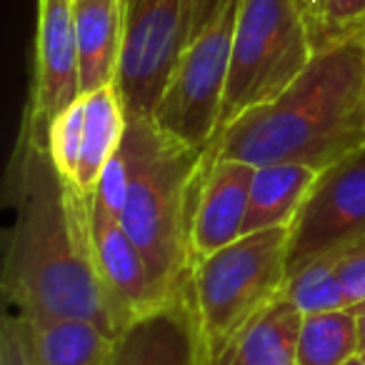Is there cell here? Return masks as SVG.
<instances>
[{
  "mask_svg": "<svg viewBox=\"0 0 365 365\" xmlns=\"http://www.w3.org/2000/svg\"><path fill=\"white\" fill-rule=\"evenodd\" d=\"M13 225L3 293L21 318H81L115 338L123 323L96 273L88 190L63 180L48 145L23 128L8 168Z\"/></svg>",
  "mask_w": 365,
  "mask_h": 365,
  "instance_id": "6da1fadb",
  "label": "cell"
},
{
  "mask_svg": "<svg viewBox=\"0 0 365 365\" xmlns=\"http://www.w3.org/2000/svg\"><path fill=\"white\" fill-rule=\"evenodd\" d=\"M253 168L300 163L325 170L365 148V41L313 56L275 101L240 115L210 145Z\"/></svg>",
  "mask_w": 365,
  "mask_h": 365,
  "instance_id": "7a4b0ae2",
  "label": "cell"
},
{
  "mask_svg": "<svg viewBox=\"0 0 365 365\" xmlns=\"http://www.w3.org/2000/svg\"><path fill=\"white\" fill-rule=\"evenodd\" d=\"M120 150L133 175L118 218L145 255L163 293L178 298L193 288L190 220L210 148L185 145L150 118H128Z\"/></svg>",
  "mask_w": 365,
  "mask_h": 365,
  "instance_id": "3957f363",
  "label": "cell"
},
{
  "mask_svg": "<svg viewBox=\"0 0 365 365\" xmlns=\"http://www.w3.org/2000/svg\"><path fill=\"white\" fill-rule=\"evenodd\" d=\"M290 228L250 233L193 265V298L210 365H220L238 335L285 295Z\"/></svg>",
  "mask_w": 365,
  "mask_h": 365,
  "instance_id": "277c9868",
  "label": "cell"
},
{
  "mask_svg": "<svg viewBox=\"0 0 365 365\" xmlns=\"http://www.w3.org/2000/svg\"><path fill=\"white\" fill-rule=\"evenodd\" d=\"M313 61L300 0H240L220 130L285 93Z\"/></svg>",
  "mask_w": 365,
  "mask_h": 365,
  "instance_id": "5b68a950",
  "label": "cell"
},
{
  "mask_svg": "<svg viewBox=\"0 0 365 365\" xmlns=\"http://www.w3.org/2000/svg\"><path fill=\"white\" fill-rule=\"evenodd\" d=\"M238 11L240 0H228L215 21L182 48L150 115L165 135L198 150H208L220 133Z\"/></svg>",
  "mask_w": 365,
  "mask_h": 365,
  "instance_id": "8992f818",
  "label": "cell"
},
{
  "mask_svg": "<svg viewBox=\"0 0 365 365\" xmlns=\"http://www.w3.org/2000/svg\"><path fill=\"white\" fill-rule=\"evenodd\" d=\"M365 245V148L318 173L290 223L288 275L338 248Z\"/></svg>",
  "mask_w": 365,
  "mask_h": 365,
  "instance_id": "52a82bcc",
  "label": "cell"
},
{
  "mask_svg": "<svg viewBox=\"0 0 365 365\" xmlns=\"http://www.w3.org/2000/svg\"><path fill=\"white\" fill-rule=\"evenodd\" d=\"M185 48L182 0L125 3L115 91L128 118H150Z\"/></svg>",
  "mask_w": 365,
  "mask_h": 365,
  "instance_id": "ba28073f",
  "label": "cell"
},
{
  "mask_svg": "<svg viewBox=\"0 0 365 365\" xmlns=\"http://www.w3.org/2000/svg\"><path fill=\"white\" fill-rule=\"evenodd\" d=\"M81 96L76 0H38L36 76L23 128L46 143L51 123Z\"/></svg>",
  "mask_w": 365,
  "mask_h": 365,
  "instance_id": "9c48e42d",
  "label": "cell"
},
{
  "mask_svg": "<svg viewBox=\"0 0 365 365\" xmlns=\"http://www.w3.org/2000/svg\"><path fill=\"white\" fill-rule=\"evenodd\" d=\"M88 223L96 273L123 328L138 315L173 300L153 278L145 255L123 228L120 218L98 198L96 190L88 193Z\"/></svg>",
  "mask_w": 365,
  "mask_h": 365,
  "instance_id": "30bf717a",
  "label": "cell"
},
{
  "mask_svg": "<svg viewBox=\"0 0 365 365\" xmlns=\"http://www.w3.org/2000/svg\"><path fill=\"white\" fill-rule=\"evenodd\" d=\"M106 365H210L193 288L133 318L113 338Z\"/></svg>",
  "mask_w": 365,
  "mask_h": 365,
  "instance_id": "8fae6325",
  "label": "cell"
},
{
  "mask_svg": "<svg viewBox=\"0 0 365 365\" xmlns=\"http://www.w3.org/2000/svg\"><path fill=\"white\" fill-rule=\"evenodd\" d=\"M253 173V165L218 158L210 148L208 170L200 182L193 220H190V260L193 265L213 255L215 250L243 238Z\"/></svg>",
  "mask_w": 365,
  "mask_h": 365,
  "instance_id": "7c38bea8",
  "label": "cell"
},
{
  "mask_svg": "<svg viewBox=\"0 0 365 365\" xmlns=\"http://www.w3.org/2000/svg\"><path fill=\"white\" fill-rule=\"evenodd\" d=\"M125 33V0H76V43L81 93L118 81Z\"/></svg>",
  "mask_w": 365,
  "mask_h": 365,
  "instance_id": "4fadbf2b",
  "label": "cell"
},
{
  "mask_svg": "<svg viewBox=\"0 0 365 365\" xmlns=\"http://www.w3.org/2000/svg\"><path fill=\"white\" fill-rule=\"evenodd\" d=\"M31 365H106L113 338L91 320L21 318Z\"/></svg>",
  "mask_w": 365,
  "mask_h": 365,
  "instance_id": "5bb4252c",
  "label": "cell"
},
{
  "mask_svg": "<svg viewBox=\"0 0 365 365\" xmlns=\"http://www.w3.org/2000/svg\"><path fill=\"white\" fill-rule=\"evenodd\" d=\"M320 170L300 163H273L253 173L243 235L270 228H290Z\"/></svg>",
  "mask_w": 365,
  "mask_h": 365,
  "instance_id": "9a60e30c",
  "label": "cell"
},
{
  "mask_svg": "<svg viewBox=\"0 0 365 365\" xmlns=\"http://www.w3.org/2000/svg\"><path fill=\"white\" fill-rule=\"evenodd\" d=\"M300 325L303 313L283 295L238 335L220 365H298Z\"/></svg>",
  "mask_w": 365,
  "mask_h": 365,
  "instance_id": "2e32d148",
  "label": "cell"
},
{
  "mask_svg": "<svg viewBox=\"0 0 365 365\" xmlns=\"http://www.w3.org/2000/svg\"><path fill=\"white\" fill-rule=\"evenodd\" d=\"M83 103H86V135H83V155L76 185L91 193L120 148L128 128V113L115 86L86 93Z\"/></svg>",
  "mask_w": 365,
  "mask_h": 365,
  "instance_id": "e0dca14e",
  "label": "cell"
},
{
  "mask_svg": "<svg viewBox=\"0 0 365 365\" xmlns=\"http://www.w3.org/2000/svg\"><path fill=\"white\" fill-rule=\"evenodd\" d=\"M360 355L358 315L350 308L303 315L298 365H345Z\"/></svg>",
  "mask_w": 365,
  "mask_h": 365,
  "instance_id": "ac0fdd59",
  "label": "cell"
},
{
  "mask_svg": "<svg viewBox=\"0 0 365 365\" xmlns=\"http://www.w3.org/2000/svg\"><path fill=\"white\" fill-rule=\"evenodd\" d=\"M360 248H363V245H360ZM353 250H358V248H338V250H330V253L308 260L303 268H298L295 273L288 275L285 298H288L303 315L348 308L343 288H340V280H338V268Z\"/></svg>",
  "mask_w": 365,
  "mask_h": 365,
  "instance_id": "d6986e66",
  "label": "cell"
},
{
  "mask_svg": "<svg viewBox=\"0 0 365 365\" xmlns=\"http://www.w3.org/2000/svg\"><path fill=\"white\" fill-rule=\"evenodd\" d=\"M303 21L313 56L365 41V0H305Z\"/></svg>",
  "mask_w": 365,
  "mask_h": 365,
  "instance_id": "ffe728a7",
  "label": "cell"
},
{
  "mask_svg": "<svg viewBox=\"0 0 365 365\" xmlns=\"http://www.w3.org/2000/svg\"><path fill=\"white\" fill-rule=\"evenodd\" d=\"M83 135H86V103L81 96L51 123L46 135L48 155H51L53 165L61 173L63 180L73 182V185H76L78 165H81L83 155Z\"/></svg>",
  "mask_w": 365,
  "mask_h": 365,
  "instance_id": "44dd1931",
  "label": "cell"
},
{
  "mask_svg": "<svg viewBox=\"0 0 365 365\" xmlns=\"http://www.w3.org/2000/svg\"><path fill=\"white\" fill-rule=\"evenodd\" d=\"M338 280L343 288L348 308L365 303V245L348 255L338 268Z\"/></svg>",
  "mask_w": 365,
  "mask_h": 365,
  "instance_id": "7402d4cb",
  "label": "cell"
},
{
  "mask_svg": "<svg viewBox=\"0 0 365 365\" xmlns=\"http://www.w3.org/2000/svg\"><path fill=\"white\" fill-rule=\"evenodd\" d=\"M358 330H360V350L365 348V313L358 315Z\"/></svg>",
  "mask_w": 365,
  "mask_h": 365,
  "instance_id": "603a6c76",
  "label": "cell"
},
{
  "mask_svg": "<svg viewBox=\"0 0 365 365\" xmlns=\"http://www.w3.org/2000/svg\"><path fill=\"white\" fill-rule=\"evenodd\" d=\"M345 365H365V360L360 358V355H355V358H350V360H348V363H345Z\"/></svg>",
  "mask_w": 365,
  "mask_h": 365,
  "instance_id": "cb8c5ba5",
  "label": "cell"
},
{
  "mask_svg": "<svg viewBox=\"0 0 365 365\" xmlns=\"http://www.w3.org/2000/svg\"><path fill=\"white\" fill-rule=\"evenodd\" d=\"M360 358H363V360H365V348H363V350H360Z\"/></svg>",
  "mask_w": 365,
  "mask_h": 365,
  "instance_id": "d4e9b609",
  "label": "cell"
},
{
  "mask_svg": "<svg viewBox=\"0 0 365 365\" xmlns=\"http://www.w3.org/2000/svg\"><path fill=\"white\" fill-rule=\"evenodd\" d=\"M125 3H135V0H125Z\"/></svg>",
  "mask_w": 365,
  "mask_h": 365,
  "instance_id": "484cf974",
  "label": "cell"
},
{
  "mask_svg": "<svg viewBox=\"0 0 365 365\" xmlns=\"http://www.w3.org/2000/svg\"><path fill=\"white\" fill-rule=\"evenodd\" d=\"M300 3H305V0H300Z\"/></svg>",
  "mask_w": 365,
  "mask_h": 365,
  "instance_id": "4316f807",
  "label": "cell"
}]
</instances>
